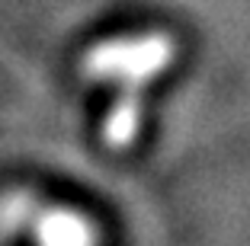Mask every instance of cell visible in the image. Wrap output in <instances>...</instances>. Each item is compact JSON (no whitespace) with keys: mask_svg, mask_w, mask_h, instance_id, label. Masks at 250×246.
I'll list each match as a JSON object with an SVG mask.
<instances>
[{"mask_svg":"<svg viewBox=\"0 0 250 246\" xmlns=\"http://www.w3.org/2000/svg\"><path fill=\"white\" fill-rule=\"evenodd\" d=\"M173 38L167 32H147L132 38H109L83 55V77L119 87L112 112L106 118L103 138L112 151H122L135 141L141 125V93L173 61Z\"/></svg>","mask_w":250,"mask_h":246,"instance_id":"1","label":"cell"},{"mask_svg":"<svg viewBox=\"0 0 250 246\" xmlns=\"http://www.w3.org/2000/svg\"><path fill=\"white\" fill-rule=\"evenodd\" d=\"M0 227H26L36 246H96V227L71 208L39 205L32 195H7L0 202Z\"/></svg>","mask_w":250,"mask_h":246,"instance_id":"2","label":"cell"}]
</instances>
